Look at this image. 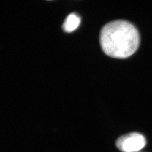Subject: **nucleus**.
I'll return each instance as SVG.
<instances>
[{"label":"nucleus","mask_w":152,"mask_h":152,"mask_svg":"<svg viewBox=\"0 0 152 152\" xmlns=\"http://www.w3.org/2000/svg\"><path fill=\"white\" fill-rule=\"evenodd\" d=\"M99 40L102 49L107 55L124 59L132 55L137 50L140 37L137 30L132 23L118 20L103 26Z\"/></svg>","instance_id":"obj_1"},{"label":"nucleus","mask_w":152,"mask_h":152,"mask_svg":"<svg viewBox=\"0 0 152 152\" xmlns=\"http://www.w3.org/2000/svg\"><path fill=\"white\" fill-rule=\"evenodd\" d=\"M146 144L143 135L138 132H131L120 136L117 140V147L122 152H137Z\"/></svg>","instance_id":"obj_2"},{"label":"nucleus","mask_w":152,"mask_h":152,"mask_svg":"<svg viewBox=\"0 0 152 152\" xmlns=\"http://www.w3.org/2000/svg\"><path fill=\"white\" fill-rule=\"evenodd\" d=\"M80 18L75 13L69 15L63 25V28L65 32L70 33L76 30L80 23Z\"/></svg>","instance_id":"obj_3"}]
</instances>
